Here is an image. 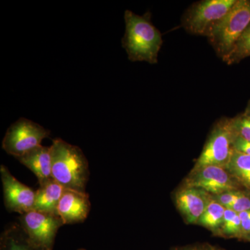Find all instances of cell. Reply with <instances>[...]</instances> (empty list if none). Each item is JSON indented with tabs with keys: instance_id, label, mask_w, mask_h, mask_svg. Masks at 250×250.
<instances>
[{
	"instance_id": "12",
	"label": "cell",
	"mask_w": 250,
	"mask_h": 250,
	"mask_svg": "<svg viewBox=\"0 0 250 250\" xmlns=\"http://www.w3.org/2000/svg\"><path fill=\"white\" fill-rule=\"evenodd\" d=\"M18 161L32 171L40 185L52 179L50 147L41 146L17 158Z\"/></svg>"
},
{
	"instance_id": "4",
	"label": "cell",
	"mask_w": 250,
	"mask_h": 250,
	"mask_svg": "<svg viewBox=\"0 0 250 250\" xmlns=\"http://www.w3.org/2000/svg\"><path fill=\"white\" fill-rule=\"evenodd\" d=\"M236 0H205L192 5L184 15L182 25L196 35L208 37L228 14Z\"/></svg>"
},
{
	"instance_id": "11",
	"label": "cell",
	"mask_w": 250,
	"mask_h": 250,
	"mask_svg": "<svg viewBox=\"0 0 250 250\" xmlns=\"http://www.w3.org/2000/svg\"><path fill=\"white\" fill-rule=\"evenodd\" d=\"M90 209L89 197L86 192L65 188L57 212L64 225H68L84 221Z\"/></svg>"
},
{
	"instance_id": "2",
	"label": "cell",
	"mask_w": 250,
	"mask_h": 250,
	"mask_svg": "<svg viewBox=\"0 0 250 250\" xmlns=\"http://www.w3.org/2000/svg\"><path fill=\"white\" fill-rule=\"evenodd\" d=\"M50 148L54 180L64 188L86 192L89 167L82 149L62 139L54 140Z\"/></svg>"
},
{
	"instance_id": "26",
	"label": "cell",
	"mask_w": 250,
	"mask_h": 250,
	"mask_svg": "<svg viewBox=\"0 0 250 250\" xmlns=\"http://www.w3.org/2000/svg\"><path fill=\"white\" fill-rule=\"evenodd\" d=\"M248 108V109L250 110V103H249V104H248V108Z\"/></svg>"
},
{
	"instance_id": "17",
	"label": "cell",
	"mask_w": 250,
	"mask_h": 250,
	"mask_svg": "<svg viewBox=\"0 0 250 250\" xmlns=\"http://www.w3.org/2000/svg\"><path fill=\"white\" fill-rule=\"evenodd\" d=\"M218 236L241 239V223L238 213L229 208L225 209L223 224Z\"/></svg>"
},
{
	"instance_id": "23",
	"label": "cell",
	"mask_w": 250,
	"mask_h": 250,
	"mask_svg": "<svg viewBox=\"0 0 250 250\" xmlns=\"http://www.w3.org/2000/svg\"><path fill=\"white\" fill-rule=\"evenodd\" d=\"M213 246L208 243H197L195 245L182 247L174 250H213Z\"/></svg>"
},
{
	"instance_id": "18",
	"label": "cell",
	"mask_w": 250,
	"mask_h": 250,
	"mask_svg": "<svg viewBox=\"0 0 250 250\" xmlns=\"http://www.w3.org/2000/svg\"><path fill=\"white\" fill-rule=\"evenodd\" d=\"M248 57H250V23L223 61L228 65H232Z\"/></svg>"
},
{
	"instance_id": "24",
	"label": "cell",
	"mask_w": 250,
	"mask_h": 250,
	"mask_svg": "<svg viewBox=\"0 0 250 250\" xmlns=\"http://www.w3.org/2000/svg\"><path fill=\"white\" fill-rule=\"evenodd\" d=\"M213 250H226L223 249V248H217V247L213 246Z\"/></svg>"
},
{
	"instance_id": "20",
	"label": "cell",
	"mask_w": 250,
	"mask_h": 250,
	"mask_svg": "<svg viewBox=\"0 0 250 250\" xmlns=\"http://www.w3.org/2000/svg\"><path fill=\"white\" fill-rule=\"evenodd\" d=\"M243 190L244 189L230 190V191L223 192V193L218 194V195H211V196L219 204L223 206L225 208H229L236 201L238 197L241 195Z\"/></svg>"
},
{
	"instance_id": "7",
	"label": "cell",
	"mask_w": 250,
	"mask_h": 250,
	"mask_svg": "<svg viewBox=\"0 0 250 250\" xmlns=\"http://www.w3.org/2000/svg\"><path fill=\"white\" fill-rule=\"evenodd\" d=\"M182 186L201 189L211 195L243 189L226 167L216 166L192 169Z\"/></svg>"
},
{
	"instance_id": "27",
	"label": "cell",
	"mask_w": 250,
	"mask_h": 250,
	"mask_svg": "<svg viewBox=\"0 0 250 250\" xmlns=\"http://www.w3.org/2000/svg\"><path fill=\"white\" fill-rule=\"evenodd\" d=\"M78 250H85L83 249V248H80V249H79Z\"/></svg>"
},
{
	"instance_id": "8",
	"label": "cell",
	"mask_w": 250,
	"mask_h": 250,
	"mask_svg": "<svg viewBox=\"0 0 250 250\" xmlns=\"http://www.w3.org/2000/svg\"><path fill=\"white\" fill-rule=\"evenodd\" d=\"M18 223L29 238L45 250H52L59 228L64 225L59 215L31 210L21 215Z\"/></svg>"
},
{
	"instance_id": "25",
	"label": "cell",
	"mask_w": 250,
	"mask_h": 250,
	"mask_svg": "<svg viewBox=\"0 0 250 250\" xmlns=\"http://www.w3.org/2000/svg\"><path fill=\"white\" fill-rule=\"evenodd\" d=\"M245 241H248V242H250V234L249 235V236H248V237H247V238H246V239H245Z\"/></svg>"
},
{
	"instance_id": "16",
	"label": "cell",
	"mask_w": 250,
	"mask_h": 250,
	"mask_svg": "<svg viewBox=\"0 0 250 250\" xmlns=\"http://www.w3.org/2000/svg\"><path fill=\"white\" fill-rule=\"evenodd\" d=\"M225 209L226 208L210 196L209 202L206 207L205 211L199 219L197 225L207 229L214 236H218L223 224Z\"/></svg>"
},
{
	"instance_id": "10",
	"label": "cell",
	"mask_w": 250,
	"mask_h": 250,
	"mask_svg": "<svg viewBox=\"0 0 250 250\" xmlns=\"http://www.w3.org/2000/svg\"><path fill=\"white\" fill-rule=\"evenodd\" d=\"M210 196L209 193L201 189L181 186L174 192V200L185 223L197 225L209 202Z\"/></svg>"
},
{
	"instance_id": "13",
	"label": "cell",
	"mask_w": 250,
	"mask_h": 250,
	"mask_svg": "<svg viewBox=\"0 0 250 250\" xmlns=\"http://www.w3.org/2000/svg\"><path fill=\"white\" fill-rule=\"evenodd\" d=\"M64 190L65 188L53 179L40 185L36 191L34 210L58 215L57 208Z\"/></svg>"
},
{
	"instance_id": "6",
	"label": "cell",
	"mask_w": 250,
	"mask_h": 250,
	"mask_svg": "<svg viewBox=\"0 0 250 250\" xmlns=\"http://www.w3.org/2000/svg\"><path fill=\"white\" fill-rule=\"evenodd\" d=\"M49 135V130L30 120L21 118L6 131L2 141V148L7 154L17 159L41 146L42 141Z\"/></svg>"
},
{
	"instance_id": "1",
	"label": "cell",
	"mask_w": 250,
	"mask_h": 250,
	"mask_svg": "<svg viewBox=\"0 0 250 250\" xmlns=\"http://www.w3.org/2000/svg\"><path fill=\"white\" fill-rule=\"evenodd\" d=\"M125 34L122 44L131 62H158L163 44L162 35L151 22V14L143 16L129 10L125 12Z\"/></svg>"
},
{
	"instance_id": "3",
	"label": "cell",
	"mask_w": 250,
	"mask_h": 250,
	"mask_svg": "<svg viewBox=\"0 0 250 250\" xmlns=\"http://www.w3.org/2000/svg\"><path fill=\"white\" fill-rule=\"evenodd\" d=\"M250 23V0H236L228 14L208 36L210 43L222 59L232 50Z\"/></svg>"
},
{
	"instance_id": "22",
	"label": "cell",
	"mask_w": 250,
	"mask_h": 250,
	"mask_svg": "<svg viewBox=\"0 0 250 250\" xmlns=\"http://www.w3.org/2000/svg\"><path fill=\"white\" fill-rule=\"evenodd\" d=\"M233 149L236 152L250 156V142L235 136L233 143Z\"/></svg>"
},
{
	"instance_id": "14",
	"label": "cell",
	"mask_w": 250,
	"mask_h": 250,
	"mask_svg": "<svg viewBox=\"0 0 250 250\" xmlns=\"http://www.w3.org/2000/svg\"><path fill=\"white\" fill-rule=\"evenodd\" d=\"M0 250H45L29 238L18 222L9 224L0 237Z\"/></svg>"
},
{
	"instance_id": "5",
	"label": "cell",
	"mask_w": 250,
	"mask_h": 250,
	"mask_svg": "<svg viewBox=\"0 0 250 250\" xmlns=\"http://www.w3.org/2000/svg\"><path fill=\"white\" fill-rule=\"evenodd\" d=\"M234 138L231 120L223 118L217 122L192 169L208 166L226 167L233 154Z\"/></svg>"
},
{
	"instance_id": "21",
	"label": "cell",
	"mask_w": 250,
	"mask_h": 250,
	"mask_svg": "<svg viewBox=\"0 0 250 250\" xmlns=\"http://www.w3.org/2000/svg\"><path fill=\"white\" fill-rule=\"evenodd\" d=\"M241 223V239H245L250 234V209L238 213Z\"/></svg>"
},
{
	"instance_id": "9",
	"label": "cell",
	"mask_w": 250,
	"mask_h": 250,
	"mask_svg": "<svg viewBox=\"0 0 250 250\" xmlns=\"http://www.w3.org/2000/svg\"><path fill=\"white\" fill-rule=\"evenodd\" d=\"M0 174L6 209L21 215L34 210L36 192L19 182L4 165L0 166Z\"/></svg>"
},
{
	"instance_id": "15",
	"label": "cell",
	"mask_w": 250,
	"mask_h": 250,
	"mask_svg": "<svg viewBox=\"0 0 250 250\" xmlns=\"http://www.w3.org/2000/svg\"><path fill=\"white\" fill-rule=\"evenodd\" d=\"M226 168L243 189L250 192V155L236 152L233 149Z\"/></svg>"
},
{
	"instance_id": "19",
	"label": "cell",
	"mask_w": 250,
	"mask_h": 250,
	"mask_svg": "<svg viewBox=\"0 0 250 250\" xmlns=\"http://www.w3.org/2000/svg\"><path fill=\"white\" fill-rule=\"evenodd\" d=\"M231 124L235 136L250 142V110L231 118Z\"/></svg>"
}]
</instances>
